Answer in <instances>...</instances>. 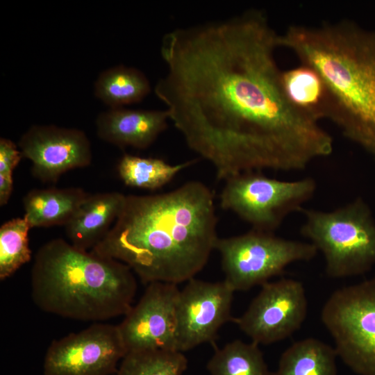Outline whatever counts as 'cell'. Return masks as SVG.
<instances>
[{"label":"cell","instance_id":"obj_6","mask_svg":"<svg viewBox=\"0 0 375 375\" xmlns=\"http://www.w3.org/2000/svg\"><path fill=\"white\" fill-rule=\"evenodd\" d=\"M321 320L343 362L360 375H375V276L334 291Z\"/></svg>","mask_w":375,"mask_h":375},{"label":"cell","instance_id":"obj_19","mask_svg":"<svg viewBox=\"0 0 375 375\" xmlns=\"http://www.w3.org/2000/svg\"><path fill=\"white\" fill-rule=\"evenodd\" d=\"M151 91L149 81L140 70L118 65L103 71L94 85V93L111 108L137 103Z\"/></svg>","mask_w":375,"mask_h":375},{"label":"cell","instance_id":"obj_25","mask_svg":"<svg viewBox=\"0 0 375 375\" xmlns=\"http://www.w3.org/2000/svg\"><path fill=\"white\" fill-rule=\"evenodd\" d=\"M13 189L12 176L0 174V205H6L12 194Z\"/></svg>","mask_w":375,"mask_h":375},{"label":"cell","instance_id":"obj_12","mask_svg":"<svg viewBox=\"0 0 375 375\" xmlns=\"http://www.w3.org/2000/svg\"><path fill=\"white\" fill-rule=\"evenodd\" d=\"M177 285L154 282L118 325L127 352L176 351Z\"/></svg>","mask_w":375,"mask_h":375},{"label":"cell","instance_id":"obj_24","mask_svg":"<svg viewBox=\"0 0 375 375\" xmlns=\"http://www.w3.org/2000/svg\"><path fill=\"white\" fill-rule=\"evenodd\" d=\"M23 158L18 145L5 138H0V174L12 176V172Z\"/></svg>","mask_w":375,"mask_h":375},{"label":"cell","instance_id":"obj_3","mask_svg":"<svg viewBox=\"0 0 375 375\" xmlns=\"http://www.w3.org/2000/svg\"><path fill=\"white\" fill-rule=\"evenodd\" d=\"M278 43L319 74L329 97L327 119L375 159V29L347 19L294 24Z\"/></svg>","mask_w":375,"mask_h":375},{"label":"cell","instance_id":"obj_11","mask_svg":"<svg viewBox=\"0 0 375 375\" xmlns=\"http://www.w3.org/2000/svg\"><path fill=\"white\" fill-rule=\"evenodd\" d=\"M186 283L176 304V351L181 353L215 340L231 319L235 292L224 281Z\"/></svg>","mask_w":375,"mask_h":375},{"label":"cell","instance_id":"obj_9","mask_svg":"<svg viewBox=\"0 0 375 375\" xmlns=\"http://www.w3.org/2000/svg\"><path fill=\"white\" fill-rule=\"evenodd\" d=\"M126 353L118 325L95 323L51 342L44 375H110Z\"/></svg>","mask_w":375,"mask_h":375},{"label":"cell","instance_id":"obj_5","mask_svg":"<svg viewBox=\"0 0 375 375\" xmlns=\"http://www.w3.org/2000/svg\"><path fill=\"white\" fill-rule=\"evenodd\" d=\"M301 211V234L322 253L328 276L362 274L375 264V220L362 198L332 211Z\"/></svg>","mask_w":375,"mask_h":375},{"label":"cell","instance_id":"obj_15","mask_svg":"<svg viewBox=\"0 0 375 375\" xmlns=\"http://www.w3.org/2000/svg\"><path fill=\"white\" fill-rule=\"evenodd\" d=\"M125 197L119 192L89 194L65 226L69 242L90 251L106 235L123 207Z\"/></svg>","mask_w":375,"mask_h":375},{"label":"cell","instance_id":"obj_4","mask_svg":"<svg viewBox=\"0 0 375 375\" xmlns=\"http://www.w3.org/2000/svg\"><path fill=\"white\" fill-rule=\"evenodd\" d=\"M124 263L55 238L39 248L31 271V294L41 310L100 322L125 315L137 291Z\"/></svg>","mask_w":375,"mask_h":375},{"label":"cell","instance_id":"obj_8","mask_svg":"<svg viewBox=\"0 0 375 375\" xmlns=\"http://www.w3.org/2000/svg\"><path fill=\"white\" fill-rule=\"evenodd\" d=\"M215 250L221 256L224 281L235 292L262 285L290 264L310 260L318 252L310 242L253 228L242 235L218 238Z\"/></svg>","mask_w":375,"mask_h":375},{"label":"cell","instance_id":"obj_20","mask_svg":"<svg viewBox=\"0 0 375 375\" xmlns=\"http://www.w3.org/2000/svg\"><path fill=\"white\" fill-rule=\"evenodd\" d=\"M196 162L194 160L171 165L160 158L126 153L119 161L117 171L126 185L155 190L169 183L181 171Z\"/></svg>","mask_w":375,"mask_h":375},{"label":"cell","instance_id":"obj_18","mask_svg":"<svg viewBox=\"0 0 375 375\" xmlns=\"http://www.w3.org/2000/svg\"><path fill=\"white\" fill-rule=\"evenodd\" d=\"M335 348L308 338L290 346L281 355L275 375H337Z\"/></svg>","mask_w":375,"mask_h":375},{"label":"cell","instance_id":"obj_23","mask_svg":"<svg viewBox=\"0 0 375 375\" xmlns=\"http://www.w3.org/2000/svg\"><path fill=\"white\" fill-rule=\"evenodd\" d=\"M31 228L25 218L17 217L4 222L0 228V279L12 276L31 259L28 231Z\"/></svg>","mask_w":375,"mask_h":375},{"label":"cell","instance_id":"obj_16","mask_svg":"<svg viewBox=\"0 0 375 375\" xmlns=\"http://www.w3.org/2000/svg\"><path fill=\"white\" fill-rule=\"evenodd\" d=\"M89 194L81 188L32 190L23 198V217L31 228L65 226Z\"/></svg>","mask_w":375,"mask_h":375},{"label":"cell","instance_id":"obj_22","mask_svg":"<svg viewBox=\"0 0 375 375\" xmlns=\"http://www.w3.org/2000/svg\"><path fill=\"white\" fill-rule=\"evenodd\" d=\"M188 367L183 353L154 349L129 351L115 375H182Z\"/></svg>","mask_w":375,"mask_h":375},{"label":"cell","instance_id":"obj_13","mask_svg":"<svg viewBox=\"0 0 375 375\" xmlns=\"http://www.w3.org/2000/svg\"><path fill=\"white\" fill-rule=\"evenodd\" d=\"M18 147L32 163L31 172L44 183H56L66 172L88 167L90 142L81 130L55 125H33L20 138Z\"/></svg>","mask_w":375,"mask_h":375},{"label":"cell","instance_id":"obj_2","mask_svg":"<svg viewBox=\"0 0 375 375\" xmlns=\"http://www.w3.org/2000/svg\"><path fill=\"white\" fill-rule=\"evenodd\" d=\"M214 197L190 181L165 193L126 195L112 227L91 251L120 261L149 284L178 285L202 270L218 240Z\"/></svg>","mask_w":375,"mask_h":375},{"label":"cell","instance_id":"obj_10","mask_svg":"<svg viewBox=\"0 0 375 375\" xmlns=\"http://www.w3.org/2000/svg\"><path fill=\"white\" fill-rule=\"evenodd\" d=\"M245 312L233 321L258 344H269L297 331L307 315L308 302L303 284L281 278L261 285Z\"/></svg>","mask_w":375,"mask_h":375},{"label":"cell","instance_id":"obj_1","mask_svg":"<svg viewBox=\"0 0 375 375\" xmlns=\"http://www.w3.org/2000/svg\"><path fill=\"white\" fill-rule=\"evenodd\" d=\"M278 36L266 14L253 8L162 38L167 72L155 93L219 180L265 169L301 170L333 151L319 121L284 92L275 58Z\"/></svg>","mask_w":375,"mask_h":375},{"label":"cell","instance_id":"obj_17","mask_svg":"<svg viewBox=\"0 0 375 375\" xmlns=\"http://www.w3.org/2000/svg\"><path fill=\"white\" fill-rule=\"evenodd\" d=\"M284 92L297 109L320 122L327 119L329 97L319 74L312 67L299 66L282 71Z\"/></svg>","mask_w":375,"mask_h":375},{"label":"cell","instance_id":"obj_14","mask_svg":"<svg viewBox=\"0 0 375 375\" xmlns=\"http://www.w3.org/2000/svg\"><path fill=\"white\" fill-rule=\"evenodd\" d=\"M167 111L110 108L99 115L97 133L103 140L117 147H149L167 128Z\"/></svg>","mask_w":375,"mask_h":375},{"label":"cell","instance_id":"obj_7","mask_svg":"<svg viewBox=\"0 0 375 375\" xmlns=\"http://www.w3.org/2000/svg\"><path fill=\"white\" fill-rule=\"evenodd\" d=\"M316 188V181L311 177L283 181L260 171H250L225 181L219 203L253 229L274 233L288 215L303 209Z\"/></svg>","mask_w":375,"mask_h":375},{"label":"cell","instance_id":"obj_21","mask_svg":"<svg viewBox=\"0 0 375 375\" xmlns=\"http://www.w3.org/2000/svg\"><path fill=\"white\" fill-rule=\"evenodd\" d=\"M206 368L210 375H269L259 344L240 340L216 349Z\"/></svg>","mask_w":375,"mask_h":375}]
</instances>
